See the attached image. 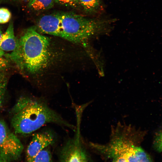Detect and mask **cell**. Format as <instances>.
<instances>
[{
    "label": "cell",
    "instance_id": "1",
    "mask_svg": "<svg viewBox=\"0 0 162 162\" xmlns=\"http://www.w3.org/2000/svg\"><path fill=\"white\" fill-rule=\"evenodd\" d=\"M11 121L15 132L23 134H31L48 123L75 129L46 103L28 97L17 101L12 110Z\"/></svg>",
    "mask_w": 162,
    "mask_h": 162
},
{
    "label": "cell",
    "instance_id": "2",
    "mask_svg": "<svg viewBox=\"0 0 162 162\" xmlns=\"http://www.w3.org/2000/svg\"><path fill=\"white\" fill-rule=\"evenodd\" d=\"M18 66L31 74L41 73L50 60V40L34 28L27 29L19 40Z\"/></svg>",
    "mask_w": 162,
    "mask_h": 162
},
{
    "label": "cell",
    "instance_id": "3",
    "mask_svg": "<svg viewBox=\"0 0 162 162\" xmlns=\"http://www.w3.org/2000/svg\"><path fill=\"white\" fill-rule=\"evenodd\" d=\"M112 130L110 142L103 148L113 161L151 162L149 156L137 143L136 134L131 126H117Z\"/></svg>",
    "mask_w": 162,
    "mask_h": 162
},
{
    "label": "cell",
    "instance_id": "4",
    "mask_svg": "<svg viewBox=\"0 0 162 162\" xmlns=\"http://www.w3.org/2000/svg\"><path fill=\"white\" fill-rule=\"evenodd\" d=\"M63 28L67 40L82 43L101 28L99 20L86 17L72 13L60 14Z\"/></svg>",
    "mask_w": 162,
    "mask_h": 162
},
{
    "label": "cell",
    "instance_id": "5",
    "mask_svg": "<svg viewBox=\"0 0 162 162\" xmlns=\"http://www.w3.org/2000/svg\"><path fill=\"white\" fill-rule=\"evenodd\" d=\"M23 146L18 138L3 122L0 120V153L7 161L20 156Z\"/></svg>",
    "mask_w": 162,
    "mask_h": 162
},
{
    "label": "cell",
    "instance_id": "6",
    "mask_svg": "<svg viewBox=\"0 0 162 162\" xmlns=\"http://www.w3.org/2000/svg\"><path fill=\"white\" fill-rule=\"evenodd\" d=\"M0 48L5 58L17 65L19 61V41L15 37L13 25L10 22L2 36Z\"/></svg>",
    "mask_w": 162,
    "mask_h": 162
},
{
    "label": "cell",
    "instance_id": "7",
    "mask_svg": "<svg viewBox=\"0 0 162 162\" xmlns=\"http://www.w3.org/2000/svg\"><path fill=\"white\" fill-rule=\"evenodd\" d=\"M61 162H86L87 154L77 138L68 140L61 148L59 154Z\"/></svg>",
    "mask_w": 162,
    "mask_h": 162
},
{
    "label": "cell",
    "instance_id": "8",
    "mask_svg": "<svg viewBox=\"0 0 162 162\" xmlns=\"http://www.w3.org/2000/svg\"><path fill=\"white\" fill-rule=\"evenodd\" d=\"M41 32L59 37L67 40L62 24L60 14H47L40 18L37 23Z\"/></svg>",
    "mask_w": 162,
    "mask_h": 162
},
{
    "label": "cell",
    "instance_id": "9",
    "mask_svg": "<svg viewBox=\"0 0 162 162\" xmlns=\"http://www.w3.org/2000/svg\"><path fill=\"white\" fill-rule=\"evenodd\" d=\"M54 141V136L50 131L40 132L33 134L26 150L27 161L31 162L38 152L53 144Z\"/></svg>",
    "mask_w": 162,
    "mask_h": 162
},
{
    "label": "cell",
    "instance_id": "10",
    "mask_svg": "<svg viewBox=\"0 0 162 162\" xmlns=\"http://www.w3.org/2000/svg\"><path fill=\"white\" fill-rule=\"evenodd\" d=\"M55 3V0H30L29 6L34 10L42 11L51 8Z\"/></svg>",
    "mask_w": 162,
    "mask_h": 162
},
{
    "label": "cell",
    "instance_id": "11",
    "mask_svg": "<svg viewBox=\"0 0 162 162\" xmlns=\"http://www.w3.org/2000/svg\"><path fill=\"white\" fill-rule=\"evenodd\" d=\"M79 2L85 11L91 13L96 12L101 4L100 0H79Z\"/></svg>",
    "mask_w": 162,
    "mask_h": 162
},
{
    "label": "cell",
    "instance_id": "12",
    "mask_svg": "<svg viewBox=\"0 0 162 162\" xmlns=\"http://www.w3.org/2000/svg\"><path fill=\"white\" fill-rule=\"evenodd\" d=\"M52 161V156L51 153L47 147L38 152L32 159L31 162Z\"/></svg>",
    "mask_w": 162,
    "mask_h": 162
},
{
    "label": "cell",
    "instance_id": "13",
    "mask_svg": "<svg viewBox=\"0 0 162 162\" xmlns=\"http://www.w3.org/2000/svg\"><path fill=\"white\" fill-rule=\"evenodd\" d=\"M11 17V14L8 9L3 8H0V23L8 22Z\"/></svg>",
    "mask_w": 162,
    "mask_h": 162
},
{
    "label": "cell",
    "instance_id": "14",
    "mask_svg": "<svg viewBox=\"0 0 162 162\" xmlns=\"http://www.w3.org/2000/svg\"><path fill=\"white\" fill-rule=\"evenodd\" d=\"M7 82L6 77L0 82V108L2 106L3 102Z\"/></svg>",
    "mask_w": 162,
    "mask_h": 162
},
{
    "label": "cell",
    "instance_id": "15",
    "mask_svg": "<svg viewBox=\"0 0 162 162\" xmlns=\"http://www.w3.org/2000/svg\"><path fill=\"white\" fill-rule=\"evenodd\" d=\"M3 33L0 29V43ZM8 60L5 58L4 54L0 48V68H3L7 66Z\"/></svg>",
    "mask_w": 162,
    "mask_h": 162
},
{
    "label": "cell",
    "instance_id": "16",
    "mask_svg": "<svg viewBox=\"0 0 162 162\" xmlns=\"http://www.w3.org/2000/svg\"><path fill=\"white\" fill-rule=\"evenodd\" d=\"M56 3L66 6L76 7L79 4V0H55Z\"/></svg>",
    "mask_w": 162,
    "mask_h": 162
},
{
    "label": "cell",
    "instance_id": "17",
    "mask_svg": "<svg viewBox=\"0 0 162 162\" xmlns=\"http://www.w3.org/2000/svg\"><path fill=\"white\" fill-rule=\"evenodd\" d=\"M157 143L159 149L162 147V131L157 138Z\"/></svg>",
    "mask_w": 162,
    "mask_h": 162
},
{
    "label": "cell",
    "instance_id": "18",
    "mask_svg": "<svg viewBox=\"0 0 162 162\" xmlns=\"http://www.w3.org/2000/svg\"><path fill=\"white\" fill-rule=\"evenodd\" d=\"M0 161H7L6 159L0 153Z\"/></svg>",
    "mask_w": 162,
    "mask_h": 162
},
{
    "label": "cell",
    "instance_id": "19",
    "mask_svg": "<svg viewBox=\"0 0 162 162\" xmlns=\"http://www.w3.org/2000/svg\"><path fill=\"white\" fill-rule=\"evenodd\" d=\"M5 77L3 74H0V82L2 81Z\"/></svg>",
    "mask_w": 162,
    "mask_h": 162
},
{
    "label": "cell",
    "instance_id": "20",
    "mask_svg": "<svg viewBox=\"0 0 162 162\" xmlns=\"http://www.w3.org/2000/svg\"><path fill=\"white\" fill-rule=\"evenodd\" d=\"M159 150H161L162 151V147Z\"/></svg>",
    "mask_w": 162,
    "mask_h": 162
},
{
    "label": "cell",
    "instance_id": "21",
    "mask_svg": "<svg viewBox=\"0 0 162 162\" xmlns=\"http://www.w3.org/2000/svg\"><path fill=\"white\" fill-rule=\"evenodd\" d=\"M24 0V1H28V0Z\"/></svg>",
    "mask_w": 162,
    "mask_h": 162
}]
</instances>
